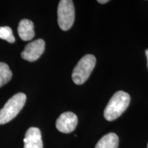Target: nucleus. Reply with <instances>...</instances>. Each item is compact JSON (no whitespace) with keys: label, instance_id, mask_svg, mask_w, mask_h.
I'll return each mask as SVG.
<instances>
[{"label":"nucleus","instance_id":"nucleus-5","mask_svg":"<svg viewBox=\"0 0 148 148\" xmlns=\"http://www.w3.org/2000/svg\"><path fill=\"white\" fill-rule=\"evenodd\" d=\"M45 43L42 39H37L29 42L21 52V57L29 62L38 60L45 51Z\"/></svg>","mask_w":148,"mask_h":148},{"label":"nucleus","instance_id":"nucleus-4","mask_svg":"<svg viewBox=\"0 0 148 148\" xmlns=\"http://www.w3.org/2000/svg\"><path fill=\"white\" fill-rule=\"evenodd\" d=\"M75 19V8L71 0H61L58 7V23L62 30L71 28Z\"/></svg>","mask_w":148,"mask_h":148},{"label":"nucleus","instance_id":"nucleus-14","mask_svg":"<svg viewBox=\"0 0 148 148\" xmlns=\"http://www.w3.org/2000/svg\"><path fill=\"white\" fill-rule=\"evenodd\" d=\"M147 148H148V143H147Z\"/></svg>","mask_w":148,"mask_h":148},{"label":"nucleus","instance_id":"nucleus-2","mask_svg":"<svg viewBox=\"0 0 148 148\" xmlns=\"http://www.w3.org/2000/svg\"><path fill=\"white\" fill-rule=\"evenodd\" d=\"M26 101V95L18 92L12 96L0 110V125L5 124L14 119L22 110Z\"/></svg>","mask_w":148,"mask_h":148},{"label":"nucleus","instance_id":"nucleus-12","mask_svg":"<svg viewBox=\"0 0 148 148\" xmlns=\"http://www.w3.org/2000/svg\"><path fill=\"white\" fill-rule=\"evenodd\" d=\"M97 1L99 3H106L108 2V0H98Z\"/></svg>","mask_w":148,"mask_h":148},{"label":"nucleus","instance_id":"nucleus-1","mask_svg":"<svg viewBox=\"0 0 148 148\" xmlns=\"http://www.w3.org/2000/svg\"><path fill=\"white\" fill-rule=\"evenodd\" d=\"M130 101V96L127 92L122 90L115 92L104 110L105 119L111 121L119 118L127 108Z\"/></svg>","mask_w":148,"mask_h":148},{"label":"nucleus","instance_id":"nucleus-3","mask_svg":"<svg viewBox=\"0 0 148 148\" xmlns=\"http://www.w3.org/2000/svg\"><path fill=\"white\" fill-rule=\"evenodd\" d=\"M95 57L92 54H86L77 62L72 72V79L75 84H82L87 80L95 66Z\"/></svg>","mask_w":148,"mask_h":148},{"label":"nucleus","instance_id":"nucleus-11","mask_svg":"<svg viewBox=\"0 0 148 148\" xmlns=\"http://www.w3.org/2000/svg\"><path fill=\"white\" fill-rule=\"evenodd\" d=\"M0 38L10 43H13L15 41L12 29L8 26L0 27Z\"/></svg>","mask_w":148,"mask_h":148},{"label":"nucleus","instance_id":"nucleus-9","mask_svg":"<svg viewBox=\"0 0 148 148\" xmlns=\"http://www.w3.org/2000/svg\"><path fill=\"white\" fill-rule=\"evenodd\" d=\"M119 137L114 133H108L99 139L95 148H118Z\"/></svg>","mask_w":148,"mask_h":148},{"label":"nucleus","instance_id":"nucleus-13","mask_svg":"<svg viewBox=\"0 0 148 148\" xmlns=\"http://www.w3.org/2000/svg\"><path fill=\"white\" fill-rule=\"evenodd\" d=\"M145 54H146V57H147V66H148V49L145 50Z\"/></svg>","mask_w":148,"mask_h":148},{"label":"nucleus","instance_id":"nucleus-8","mask_svg":"<svg viewBox=\"0 0 148 148\" xmlns=\"http://www.w3.org/2000/svg\"><path fill=\"white\" fill-rule=\"evenodd\" d=\"M18 34L24 41L32 40L35 35L33 22L29 19H22L18 23Z\"/></svg>","mask_w":148,"mask_h":148},{"label":"nucleus","instance_id":"nucleus-6","mask_svg":"<svg viewBox=\"0 0 148 148\" xmlns=\"http://www.w3.org/2000/svg\"><path fill=\"white\" fill-rule=\"evenodd\" d=\"M77 124V117L75 114L71 112H65L61 114L56 122V127L62 133L73 132Z\"/></svg>","mask_w":148,"mask_h":148},{"label":"nucleus","instance_id":"nucleus-10","mask_svg":"<svg viewBox=\"0 0 148 148\" xmlns=\"http://www.w3.org/2000/svg\"><path fill=\"white\" fill-rule=\"evenodd\" d=\"M12 73L7 64L0 62V87L7 84L12 78Z\"/></svg>","mask_w":148,"mask_h":148},{"label":"nucleus","instance_id":"nucleus-7","mask_svg":"<svg viewBox=\"0 0 148 148\" xmlns=\"http://www.w3.org/2000/svg\"><path fill=\"white\" fill-rule=\"evenodd\" d=\"M23 148H43L41 132L38 127H29L25 133Z\"/></svg>","mask_w":148,"mask_h":148}]
</instances>
